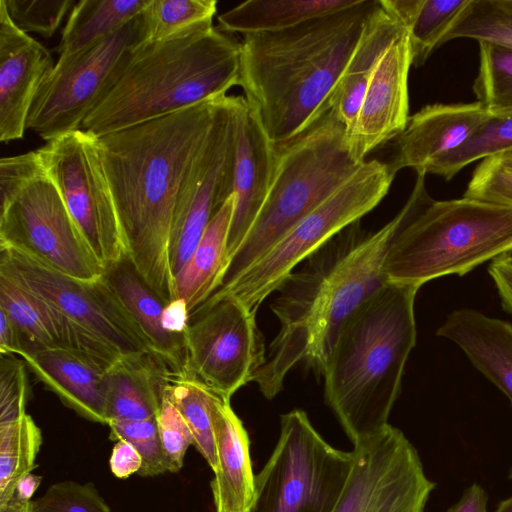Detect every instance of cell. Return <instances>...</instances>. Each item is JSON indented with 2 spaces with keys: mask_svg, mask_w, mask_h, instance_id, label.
<instances>
[{
  "mask_svg": "<svg viewBox=\"0 0 512 512\" xmlns=\"http://www.w3.org/2000/svg\"><path fill=\"white\" fill-rule=\"evenodd\" d=\"M463 196L512 207V150L482 159Z\"/></svg>",
  "mask_w": 512,
  "mask_h": 512,
  "instance_id": "37",
  "label": "cell"
},
{
  "mask_svg": "<svg viewBox=\"0 0 512 512\" xmlns=\"http://www.w3.org/2000/svg\"><path fill=\"white\" fill-rule=\"evenodd\" d=\"M17 355L64 405L89 421L108 424L105 389L108 366L62 348L25 349Z\"/></svg>",
  "mask_w": 512,
  "mask_h": 512,
  "instance_id": "21",
  "label": "cell"
},
{
  "mask_svg": "<svg viewBox=\"0 0 512 512\" xmlns=\"http://www.w3.org/2000/svg\"><path fill=\"white\" fill-rule=\"evenodd\" d=\"M211 414L217 451L211 481L215 512H250L255 499V475L247 431L230 400L215 395Z\"/></svg>",
  "mask_w": 512,
  "mask_h": 512,
  "instance_id": "22",
  "label": "cell"
},
{
  "mask_svg": "<svg viewBox=\"0 0 512 512\" xmlns=\"http://www.w3.org/2000/svg\"><path fill=\"white\" fill-rule=\"evenodd\" d=\"M458 38L512 47V10L502 0H470L445 35L442 45Z\"/></svg>",
  "mask_w": 512,
  "mask_h": 512,
  "instance_id": "35",
  "label": "cell"
},
{
  "mask_svg": "<svg viewBox=\"0 0 512 512\" xmlns=\"http://www.w3.org/2000/svg\"><path fill=\"white\" fill-rule=\"evenodd\" d=\"M478 74L473 91L491 115L512 111V47L480 41Z\"/></svg>",
  "mask_w": 512,
  "mask_h": 512,
  "instance_id": "34",
  "label": "cell"
},
{
  "mask_svg": "<svg viewBox=\"0 0 512 512\" xmlns=\"http://www.w3.org/2000/svg\"><path fill=\"white\" fill-rule=\"evenodd\" d=\"M488 499L485 489L474 483L464 490L460 499L446 512H488Z\"/></svg>",
  "mask_w": 512,
  "mask_h": 512,
  "instance_id": "48",
  "label": "cell"
},
{
  "mask_svg": "<svg viewBox=\"0 0 512 512\" xmlns=\"http://www.w3.org/2000/svg\"><path fill=\"white\" fill-rule=\"evenodd\" d=\"M378 0L241 42L239 86L275 146L298 137L325 114L328 101Z\"/></svg>",
  "mask_w": 512,
  "mask_h": 512,
  "instance_id": "3",
  "label": "cell"
},
{
  "mask_svg": "<svg viewBox=\"0 0 512 512\" xmlns=\"http://www.w3.org/2000/svg\"><path fill=\"white\" fill-rule=\"evenodd\" d=\"M108 426L111 440L124 439L140 453L143 463L139 475L152 477L168 472L160 444L156 417L141 421L111 420Z\"/></svg>",
  "mask_w": 512,
  "mask_h": 512,
  "instance_id": "38",
  "label": "cell"
},
{
  "mask_svg": "<svg viewBox=\"0 0 512 512\" xmlns=\"http://www.w3.org/2000/svg\"><path fill=\"white\" fill-rule=\"evenodd\" d=\"M17 28L25 33L51 37L64 16L75 5L74 0H2Z\"/></svg>",
  "mask_w": 512,
  "mask_h": 512,
  "instance_id": "40",
  "label": "cell"
},
{
  "mask_svg": "<svg viewBox=\"0 0 512 512\" xmlns=\"http://www.w3.org/2000/svg\"><path fill=\"white\" fill-rule=\"evenodd\" d=\"M411 66L410 41L403 29L379 59L348 135L351 152L360 162L405 129L409 119Z\"/></svg>",
  "mask_w": 512,
  "mask_h": 512,
  "instance_id": "16",
  "label": "cell"
},
{
  "mask_svg": "<svg viewBox=\"0 0 512 512\" xmlns=\"http://www.w3.org/2000/svg\"><path fill=\"white\" fill-rule=\"evenodd\" d=\"M491 116L477 101L427 105L409 116L388 165L395 175L404 168L426 174L433 161L460 147Z\"/></svg>",
  "mask_w": 512,
  "mask_h": 512,
  "instance_id": "19",
  "label": "cell"
},
{
  "mask_svg": "<svg viewBox=\"0 0 512 512\" xmlns=\"http://www.w3.org/2000/svg\"><path fill=\"white\" fill-rule=\"evenodd\" d=\"M382 6L406 30L412 65L425 64L470 0H380Z\"/></svg>",
  "mask_w": 512,
  "mask_h": 512,
  "instance_id": "29",
  "label": "cell"
},
{
  "mask_svg": "<svg viewBox=\"0 0 512 512\" xmlns=\"http://www.w3.org/2000/svg\"><path fill=\"white\" fill-rule=\"evenodd\" d=\"M164 394L183 416L193 435V445L214 471L217 451L211 405L217 394L196 379L173 371L169 374Z\"/></svg>",
  "mask_w": 512,
  "mask_h": 512,
  "instance_id": "31",
  "label": "cell"
},
{
  "mask_svg": "<svg viewBox=\"0 0 512 512\" xmlns=\"http://www.w3.org/2000/svg\"><path fill=\"white\" fill-rule=\"evenodd\" d=\"M189 322V311L183 299L175 298L163 310L162 325L170 334L185 336Z\"/></svg>",
  "mask_w": 512,
  "mask_h": 512,
  "instance_id": "46",
  "label": "cell"
},
{
  "mask_svg": "<svg viewBox=\"0 0 512 512\" xmlns=\"http://www.w3.org/2000/svg\"><path fill=\"white\" fill-rule=\"evenodd\" d=\"M352 452V468L333 512L425 511L436 484L400 429L389 424Z\"/></svg>",
  "mask_w": 512,
  "mask_h": 512,
  "instance_id": "15",
  "label": "cell"
},
{
  "mask_svg": "<svg viewBox=\"0 0 512 512\" xmlns=\"http://www.w3.org/2000/svg\"><path fill=\"white\" fill-rule=\"evenodd\" d=\"M353 452L336 449L303 410L281 416L278 442L255 475L251 512H333L349 477Z\"/></svg>",
  "mask_w": 512,
  "mask_h": 512,
  "instance_id": "9",
  "label": "cell"
},
{
  "mask_svg": "<svg viewBox=\"0 0 512 512\" xmlns=\"http://www.w3.org/2000/svg\"><path fill=\"white\" fill-rule=\"evenodd\" d=\"M55 63L50 51L12 22L0 0V141L23 138L33 101Z\"/></svg>",
  "mask_w": 512,
  "mask_h": 512,
  "instance_id": "17",
  "label": "cell"
},
{
  "mask_svg": "<svg viewBox=\"0 0 512 512\" xmlns=\"http://www.w3.org/2000/svg\"><path fill=\"white\" fill-rule=\"evenodd\" d=\"M403 29L378 0L327 105V113L346 127L348 135L379 59Z\"/></svg>",
  "mask_w": 512,
  "mask_h": 512,
  "instance_id": "25",
  "label": "cell"
},
{
  "mask_svg": "<svg viewBox=\"0 0 512 512\" xmlns=\"http://www.w3.org/2000/svg\"><path fill=\"white\" fill-rule=\"evenodd\" d=\"M241 42L213 21L142 42L82 123L96 137L225 96L239 85Z\"/></svg>",
  "mask_w": 512,
  "mask_h": 512,
  "instance_id": "4",
  "label": "cell"
},
{
  "mask_svg": "<svg viewBox=\"0 0 512 512\" xmlns=\"http://www.w3.org/2000/svg\"><path fill=\"white\" fill-rule=\"evenodd\" d=\"M104 277L145 335L151 350L175 373L184 374L185 336L162 325L166 302L137 272L128 257L105 270Z\"/></svg>",
  "mask_w": 512,
  "mask_h": 512,
  "instance_id": "26",
  "label": "cell"
},
{
  "mask_svg": "<svg viewBox=\"0 0 512 512\" xmlns=\"http://www.w3.org/2000/svg\"><path fill=\"white\" fill-rule=\"evenodd\" d=\"M156 420L167 470L176 473L183 467L186 452L194 443L193 435L179 410L165 394Z\"/></svg>",
  "mask_w": 512,
  "mask_h": 512,
  "instance_id": "41",
  "label": "cell"
},
{
  "mask_svg": "<svg viewBox=\"0 0 512 512\" xmlns=\"http://www.w3.org/2000/svg\"><path fill=\"white\" fill-rule=\"evenodd\" d=\"M494 512H512V496L501 501Z\"/></svg>",
  "mask_w": 512,
  "mask_h": 512,
  "instance_id": "51",
  "label": "cell"
},
{
  "mask_svg": "<svg viewBox=\"0 0 512 512\" xmlns=\"http://www.w3.org/2000/svg\"><path fill=\"white\" fill-rule=\"evenodd\" d=\"M26 348V341L10 316L0 309V354L17 355Z\"/></svg>",
  "mask_w": 512,
  "mask_h": 512,
  "instance_id": "47",
  "label": "cell"
},
{
  "mask_svg": "<svg viewBox=\"0 0 512 512\" xmlns=\"http://www.w3.org/2000/svg\"><path fill=\"white\" fill-rule=\"evenodd\" d=\"M38 153L73 221L104 270L128 257L97 137L77 130L47 141Z\"/></svg>",
  "mask_w": 512,
  "mask_h": 512,
  "instance_id": "11",
  "label": "cell"
},
{
  "mask_svg": "<svg viewBox=\"0 0 512 512\" xmlns=\"http://www.w3.org/2000/svg\"><path fill=\"white\" fill-rule=\"evenodd\" d=\"M0 359V423H5L26 414L29 384L24 360L14 355Z\"/></svg>",
  "mask_w": 512,
  "mask_h": 512,
  "instance_id": "42",
  "label": "cell"
},
{
  "mask_svg": "<svg viewBox=\"0 0 512 512\" xmlns=\"http://www.w3.org/2000/svg\"><path fill=\"white\" fill-rule=\"evenodd\" d=\"M142 457L138 450L128 441H116L109 459L111 472L120 479L139 473L142 467Z\"/></svg>",
  "mask_w": 512,
  "mask_h": 512,
  "instance_id": "44",
  "label": "cell"
},
{
  "mask_svg": "<svg viewBox=\"0 0 512 512\" xmlns=\"http://www.w3.org/2000/svg\"><path fill=\"white\" fill-rule=\"evenodd\" d=\"M276 147L266 199L232 256L223 286L258 260L365 162L351 152L346 127L330 112L293 140Z\"/></svg>",
  "mask_w": 512,
  "mask_h": 512,
  "instance_id": "7",
  "label": "cell"
},
{
  "mask_svg": "<svg viewBox=\"0 0 512 512\" xmlns=\"http://www.w3.org/2000/svg\"><path fill=\"white\" fill-rule=\"evenodd\" d=\"M216 11V0H151L143 11L145 41L166 39L213 21Z\"/></svg>",
  "mask_w": 512,
  "mask_h": 512,
  "instance_id": "36",
  "label": "cell"
},
{
  "mask_svg": "<svg viewBox=\"0 0 512 512\" xmlns=\"http://www.w3.org/2000/svg\"><path fill=\"white\" fill-rule=\"evenodd\" d=\"M42 433L27 413L0 423V508L14 497L18 482L33 472Z\"/></svg>",
  "mask_w": 512,
  "mask_h": 512,
  "instance_id": "32",
  "label": "cell"
},
{
  "mask_svg": "<svg viewBox=\"0 0 512 512\" xmlns=\"http://www.w3.org/2000/svg\"><path fill=\"white\" fill-rule=\"evenodd\" d=\"M233 194L213 216L186 265L174 277V299H183L189 316L221 285L229 265L228 236Z\"/></svg>",
  "mask_w": 512,
  "mask_h": 512,
  "instance_id": "27",
  "label": "cell"
},
{
  "mask_svg": "<svg viewBox=\"0 0 512 512\" xmlns=\"http://www.w3.org/2000/svg\"><path fill=\"white\" fill-rule=\"evenodd\" d=\"M32 512H112L93 483L56 482L31 500Z\"/></svg>",
  "mask_w": 512,
  "mask_h": 512,
  "instance_id": "39",
  "label": "cell"
},
{
  "mask_svg": "<svg viewBox=\"0 0 512 512\" xmlns=\"http://www.w3.org/2000/svg\"><path fill=\"white\" fill-rule=\"evenodd\" d=\"M437 335L457 344L512 405V325L474 309L451 312Z\"/></svg>",
  "mask_w": 512,
  "mask_h": 512,
  "instance_id": "23",
  "label": "cell"
},
{
  "mask_svg": "<svg viewBox=\"0 0 512 512\" xmlns=\"http://www.w3.org/2000/svg\"><path fill=\"white\" fill-rule=\"evenodd\" d=\"M171 372L150 351L120 357L107 369L105 377L108 423L155 418Z\"/></svg>",
  "mask_w": 512,
  "mask_h": 512,
  "instance_id": "24",
  "label": "cell"
},
{
  "mask_svg": "<svg viewBox=\"0 0 512 512\" xmlns=\"http://www.w3.org/2000/svg\"><path fill=\"white\" fill-rule=\"evenodd\" d=\"M276 147L244 97L237 112L234 208L228 236L229 262L246 237L268 194Z\"/></svg>",
  "mask_w": 512,
  "mask_h": 512,
  "instance_id": "18",
  "label": "cell"
},
{
  "mask_svg": "<svg viewBox=\"0 0 512 512\" xmlns=\"http://www.w3.org/2000/svg\"><path fill=\"white\" fill-rule=\"evenodd\" d=\"M0 309L24 336L25 349L62 348L108 367L122 357L64 313L3 274H0Z\"/></svg>",
  "mask_w": 512,
  "mask_h": 512,
  "instance_id": "20",
  "label": "cell"
},
{
  "mask_svg": "<svg viewBox=\"0 0 512 512\" xmlns=\"http://www.w3.org/2000/svg\"><path fill=\"white\" fill-rule=\"evenodd\" d=\"M508 478L512 480V466L508 470Z\"/></svg>",
  "mask_w": 512,
  "mask_h": 512,
  "instance_id": "53",
  "label": "cell"
},
{
  "mask_svg": "<svg viewBox=\"0 0 512 512\" xmlns=\"http://www.w3.org/2000/svg\"><path fill=\"white\" fill-rule=\"evenodd\" d=\"M0 274L64 313L122 357L152 352L104 275L92 281L75 279L10 248H0Z\"/></svg>",
  "mask_w": 512,
  "mask_h": 512,
  "instance_id": "13",
  "label": "cell"
},
{
  "mask_svg": "<svg viewBox=\"0 0 512 512\" xmlns=\"http://www.w3.org/2000/svg\"><path fill=\"white\" fill-rule=\"evenodd\" d=\"M41 478L32 472L25 475L17 484L14 497L22 501H31Z\"/></svg>",
  "mask_w": 512,
  "mask_h": 512,
  "instance_id": "49",
  "label": "cell"
},
{
  "mask_svg": "<svg viewBox=\"0 0 512 512\" xmlns=\"http://www.w3.org/2000/svg\"><path fill=\"white\" fill-rule=\"evenodd\" d=\"M151 0H80L62 30L56 51L68 55L107 37L141 14Z\"/></svg>",
  "mask_w": 512,
  "mask_h": 512,
  "instance_id": "30",
  "label": "cell"
},
{
  "mask_svg": "<svg viewBox=\"0 0 512 512\" xmlns=\"http://www.w3.org/2000/svg\"><path fill=\"white\" fill-rule=\"evenodd\" d=\"M45 171L38 150L0 159V207Z\"/></svg>",
  "mask_w": 512,
  "mask_h": 512,
  "instance_id": "43",
  "label": "cell"
},
{
  "mask_svg": "<svg viewBox=\"0 0 512 512\" xmlns=\"http://www.w3.org/2000/svg\"><path fill=\"white\" fill-rule=\"evenodd\" d=\"M255 316L231 294L210 296L189 316L184 375L230 400L266 361Z\"/></svg>",
  "mask_w": 512,
  "mask_h": 512,
  "instance_id": "12",
  "label": "cell"
},
{
  "mask_svg": "<svg viewBox=\"0 0 512 512\" xmlns=\"http://www.w3.org/2000/svg\"><path fill=\"white\" fill-rule=\"evenodd\" d=\"M395 176L388 163L365 161L336 192L211 296L231 294L256 313L266 297L276 291L300 263L372 211L387 195Z\"/></svg>",
  "mask_w": 512,
  "mask_h": 512,
  "instance_id": "8",
  "label": "cell"
},
{
  "mask_svg": "<svg viewBox=\"0 0 512 512\" xmlns=\"http://www.w3.org/2000/svg\"><path fill=\"white\" fill-rule=\"evenodd\" d=\"M359 0H248L220 14L218 29L226 33L275 32L298 26L356 5Z\"/></svg>",
  "mask_w": 512,
  "mask_h": 512,
  "instance_id": "28",
  "label": "cell"
},
{
  "mask_svg": "<svg viewBox=\"0 0 512 512\" xmlns=\"http://www.w3.org/2000/svg\"><path fill=\"white\" fill-rule=\"evenodd\" d=\"M251 512V511H250Z\"/></svg>",
  "mask_w": 512,
  "mask_h": 512,
  "instance_id": "54",
  "label": "cell"
},
{
  "mask_svg": "<svg viewBox=\"0 0 512 512\" xmlns=\"http://www.w3.org/2000/svg\"><path fill=\"white\" fill-rule=\"evenodd\" d=\"M398 226V213L371 233L357 221L281 283L271 304L280 329L252 379L265 398H274L288 372L300 363L323 375L344 323L389 283L385 263Z\"/></svg>",
  "mask_w": 512,
  "mask_h": 512,
  "instance_id": "2",
  "label": "cell"
},
{
  "mask_svg": "<svg viewBox=\"0 0 512 512\" xmlns=\"http://www.w3.org/2000/svg\"><path fill=\"white\" fill-rule=\"evenodd\" d=\"M503 4L512 10V0H502Z\"/></svg>",
  "mask_w": 512,
  "mask_h": 512,
  "instance_id": "52",
  "label": "cell"
},
{
  "mask_svg": "<svg viewBox=\"0 0 512 512\" xmlns=\"http://www.w3.org/2000/svg\"><path fill=\"white\" fill-rule=\"evenodd\" d=\"M488 272L496 286L503 309L512 314V254L491 261Z\"/></svg>",
  "mask_w": 512,
  "mask_h": 512,
  "instance_id": "45",
  "label": "cell"
},
{
  "mask_svg": "<svg viewBox=\"0 0 512 512\" xmlns=\"http://www.w3.org/2000/svg\"><path fill=\"white\" fill-rule=\"evenodd\" d=\"M222 97L97 137L128 258L166 302L174 299L175 207Z\"/></svg>",
  "mask_w": 512,
  "mask_h": 512,
  "instance_id": "1",
  "label": "cell"
},
{
  "mask_svg": "<svg viewBox=\"0 0 512 512\" xmlns=\"http://www.w3.org/2000/svg\"><path fill=\"white\" fill-rule=\"evenodd\" d=\"M512 150V111L491 116L460 147L433 161L425 170L445 180L452 179L472 162Z\"/></svg>",
  "mask_w": 512,
  "mask_h": 512,
  "instance_id": "33",
  "label": "cell"
},
{
  "mask_svg": "<svg viewBox=\"0 0 512 512\" xmlns=\"http://www.w3.org/2000/svg\"><path fill=\"white\" fill-rule=\"evenodd\" d=\"M0 512H32L31 501H22L13 497Z\"/></svg>",
  "mask_w": 512,
  "mask_h": 512,
  "instance_id": "50",
  "label": "cell"
},
{
  "mask_svg": "<svg viewBox=\"0 0 512 512\" xmlns=\"http://www.w3.org/2000/svg\"><path fill=\"white\" fill-rule=\"evenodd\" d=\"M145 40L142 12L115 33L82 50L59 56L33 101L27 128L46 142L81 130L85 118Z\"/></svg>",
  "mask_w": 512,
  "mask_h": 512,
  "instance_id": "10",
  "label": "cell"
},
{
  "mask_svg": "<svg viewBox=\"0 0 512 512\" xmlns=\"http://www.w3.org/2000/svg\"><path fill=\"white\" fill-rule=\"evenodd\" d=\"M416 174L386 258L389 283L421 287L512 254L511 206L464 196L435 200L426 189V174Z\"/></svg>",
  "mask_w": 512,
  "mask_h": 512,
  "instance_id": "6",
  "label": "cell"
},
{
  "mask_svg": "<svg viewBox=\"0 0 512 512\" xmlns=\"http://www.w3.org/2000/svg\"><path fill=\"white\" fill-rule=\"evenodd\" d=\"M420 287L388 283L342 326L323 377L325 401L354 445L389 425L416 344Z\"/></svg>",
  "mask_w": 512,
  "mask_h": 512,
  "instance_id": "5",
  "label": "cell"
},
{
  "mask_svg": "<svg viewBox=\"0 0 512 512\" xmlns=\"http://www.w3.org/2000/svg\"><path fill=\"white\" fill-rule=\"evenodd\" d=\"M0 248L79 280H97L105 273L46 171L0 207Z\"/></svg>",
  "mask_w": 512,
  "mask_h": 512,
  "instance_id": "14",
  "label": "cell"
}]
</instances>
